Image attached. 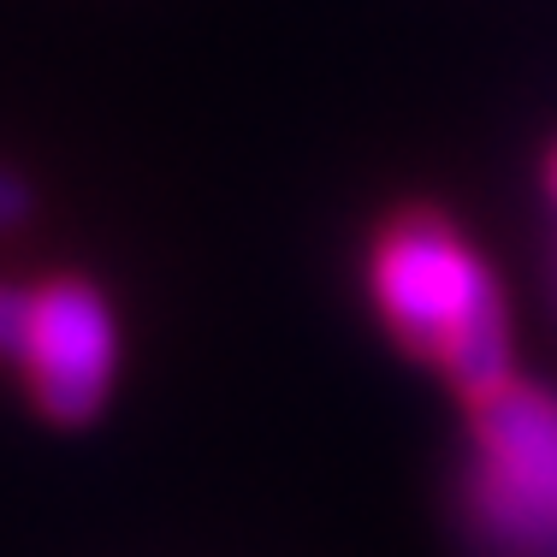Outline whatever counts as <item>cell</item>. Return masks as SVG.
<instances>
[{
	"instance_id": "obj_6",
	"label": "cell",
	"mask_w": 557,
	"mask_h": 557,
	"mask_svg": "<svg viewBox=\"0 0 557 557\" xmlns=\"http://www.w3.org/2000/svg\"><path fill=\"white\" fill-rule=\"evenodd\" d=\"M552 196H557V154H552Z\"/></svg>"
},
{
	"instance_id": "obj_3",
	"label": "cell",
	"mask_w": 557,
	"mask_h": 557,
	"mask_svg": "<svg viewBox=\"0 0 557 557\" xmlns=\"http://www.w3.org/2000/svg\"><path fill=\"white\" fill-rule=\"evenodd\" d=\"M12 362L24 368V386L48 421L84 428L89 416H101L119 368V326L108 297L89 278L30 285V321Z\"/></svg>"
},
{
	"instance_id": "obj_5",
	"label": "cell",
	"mask_w": 557,
	"mask_h": 557,
	"mask_svg": "<svg viewBox=\"0 0 557 557\" xmlns=\"http://www.w3.org/2000/svg\"><path fill=\"white\" fill-rule=\"evenodd\" d=\"M24 214H30V190H24L12 172H0V232H7V225H18Z\"/></svg>"
},
{
	"instance_id": "obj_1",
	"label": "cell",
	"mask_w": 557,
	"mask_h": 557,
	"mask_svg": "<svg viewBox=\"0 0 557 557\" xmlns=\"http://www.w3.org/2000/svg\"><path fill=\"white\" fill-rule=\"evenodd\" d=\"M374 302L397 344L481 404L510 386V314L486 261L440 214H404L374 249Z\"/></svg>"
},
{
	"instance_id": "obj_2",
	"label": "cell",
	"mask_w": 557,
	"mask_h": 557,
	"mask_svg": "<svg viewBox=\"0 0 557 557\" xmlns=\"http://www.w3.org/2000/svg\"><path fill=\"white\" fill-rule=\"evenodd\" d=\"M474 522L510 557H557V397L504 386L474 404Z\"/></svg>"
},
{
	"instance_id": "obj_4",
	"label": "cell",
	"mask_w": 557,
	"mask_h": 557,
	"mask_svg": "<svg viewBox=\"0 0 557 557\" xmlns=\"http://www.w3.org/2000/svg\"><path fill=\"white\" fill-rule=\"evenodd\" d=\"M24 321H30V285H0V356H18Z\"/></svg>"
}]
</instances>
